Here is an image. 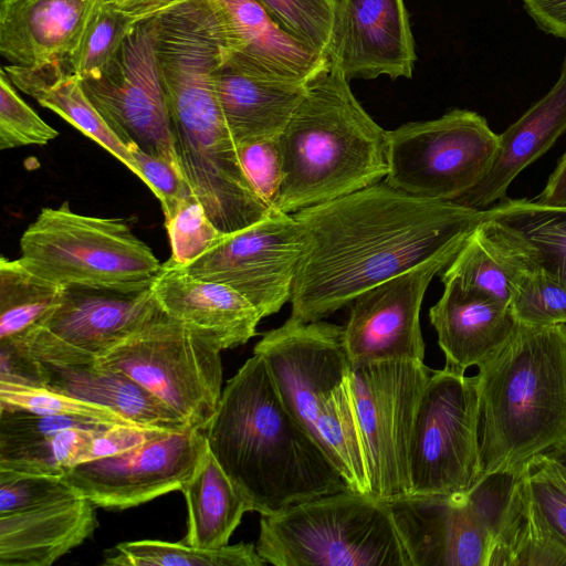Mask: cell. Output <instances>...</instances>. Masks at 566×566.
I'll list each match as a JSON object with an SVG mask.
<instances>
[{"instance_id":"obj_8","label":"cell","mask_w":566,"mask_h":566,"mask_svg":"<svg viewBox=\"0 0 566 566\" xmlns=\"http://www.w3.org/2000/svg\"><path fill=\"white\" fill-rule=\"evenodd\" d=\"M500 137L480 114L452 109L387 130L389 186L415 197L457 202L490 171Z\"/></svg>"},{"instance_id":"obj_17","label":"cell","mask_w":566,"mask_h":566,"mask_svg":"<svg viewBox=\"0 0 566 566\" xmlns=\"http://www.w3.org/2000/svg\"><path fill=\"white\" fill-rule=\"evenodd\" d=\"M327 61L346 77H411L415 41L403 0H336Z\"/></svg>"},{"instance_id":"obj_9","label":"cell","mask_w":566,"mask_h":566,"mask_svg":"<svg viewBox=\"0 0 566 566\" xmlns=\"http://www.w3.org/2000/svg\"><path fill=\"white\" fill-rule=\"evenodd\" d=\"M410 496H450L481 480L475 376L432 370L416 415L409 453Z\"/></svg>"},{"instance_id":"obj_38","label":"cell","mask_w":566,"mask_h":566,"mask_svg":"<svg viewBox=\"0 0 566 566\" xmlns=\"http://www.w3.org/2000/svg\"><path fill=\"white\" fill-rule=\"evenodd\" d=\"M165 227L171 247L170 260L180 266L191 264L226 234L212 223L197 199L185 203Z\"/></svg>"},{"instance_id":"obj_41","label":"cell","mask_w":566,"mask_h":566,"mask_svg":"<svg viewBox=\"0 0 566 566\" xmlns=\"http://www.w3.org/2000/svg\"><path fill=\"white\" fill-rule=\"evenodd\" d=\"M139 171V178L159 199L165 222L170 220L187 202L196 199L180 168L149 155L136 146L129 148Z\"/></svg>"},{"instance_id":"obj_6","label":"cell","mask_w":566,"mask_h":566,"mask_svg":"<svg viewBox=\"0 0 566 566\" xmlns=\"http://www.w3.org/2000/svg\"><path fill=\"white\" fill-rule=\"evenodd\" d=\"M20 250L27 269L61 286L139 291L151 287L163 266L123 220L78 214L67 201L41 210Z\"/></svg>"},{"instance_id":"obj_43","label":"cell","mask_w":566,"mask_h":566,"mask_svg":"<svg viewBox=\"0 0 566 566\" xmlns=\"http://www.w3.org/2000/svg\"><path fill=\"white\" fill-rule=\"evenodd\" d=\"M101 423L65 416L0 408V450L28 446L71 427Z\"/></svg>"},{"instance_id":"obj_16","label":"cell","mask_w":566,"mask_h":566,"mask_svg":"<svg viewBox=\"0 0 566 566\" xmlns=\"http://www.w3.org/2000/svg\"><path fill=\"white\" fill-rule=\"evenodd\" d=\"M460 249L447 250L392 276L350 303L343 336L352 366L381 360L423 361L421 304L434 275Z\"/></svg>"},{"instance_id":"obj_24","label":"cell","mask_w":566,"mask_h":566,"mask_svg":"<svg viewBox=\"0 0 566 566\" xmlns=\"http://www.w3.org/2000/svg\"><path fill=\"white\" fill-rule=\"evenodd\" d=\"M307 82L252 74L224 61L214 84L234 144L276 138L304 97Z\"/></svg>"},{"instance_id":"obj_40","label":"cell","mask_w":566,"mask_h":566,"mask_svg":"<svg viewBox=\"0 0 566 566\" xmlns=\"http://www.w3.org/2000/svg\"><path fill=\"white\" fill-rule=\"evenodd\" d=\"M528 490L549 524L566 541V479L559 459L538 454L524 464Z\"/></svg>"},{"instance_id":"obj_18","label":"cell","mask_w":566,"mask_h":566,"mask_svg":"<svg viewBox=\"0 0 566 566\" xmlns=\"http://www.w3.org/2000/svg\"><path fill=\"white\" fill-rule=\"evenodd\" d=\"M224 27L226 62L256 75L307 82L327 63L271 18L258 0H211Z\"/></svg>"},{"instance_id":"obj_1","label":"cell","mask_w":566,"mask_h":566,"mask_svg":"<svg viewBox=\"0 0 566 566\" xmlns=\"http://www.w3.org/2000/svg\"><path fill=\"white\" fill-rule=\"evenodd\" d=\"M304 248L290 317L319 321L364 291L460 248L485 209L419 198L385 180L293 213Z\"/></svg>"},{"instance_id":"obj_47","label":"cell","mask_w":566,"mask_h":566,"mask_svg":"<svg viewBox=\"0 0 566 566\" xmlns=\"http://www.w3.org/2000/svg\"><path fill=\"white\" fill-rule=\"evenodd\" d=\"M123 12L137 17L140 21L151 19L188 0H111Z\"/></svg>"},{"instance_id":"obj_21","label":"cell","mask_w":566,"mask_h":566,"mask_svg":"<svg viewBox=\"0 0 566 566\" xmlns=\"http://www.w3.org/2000/svg\"><path fill=\"white\" fill-rule=\"evenodd\" d=\"M95 505L74 494L36 507L0 514V566H50L90 538Z\"/></svg>"},{"instance_id":"obj_3","label":"cell","mask_w":566,"mask_h":566,"mask_svg":"<svg viewBox=\"0 0 566 566\" xmlns=\"http://www.w3.org/2000/svg\"><path fill=\"white\" fill-rule=\"evenodd\" d=\"M482 476L566 460V325L517 327L478 367Z\"/></svg>"},{"instance_id":"obj_34","label":"cell","mask_w":566,"mask_h":566,"mask_svg":"<svg viewBox=\"0 0 566 566\" xmlns=\"http://www.w3.org/2000/svg\"><path fill=\"white\" fill-rule=\"evenodd\" d=\"M0 408L65 416L101 424H136L111 408L45 387L0 381ZM140 426V424H139Z\"/></svg>"},{"instance_id":"obj_22","label":"cell","mask_w":566,"mask_h":566,"mask_svg":"<svg viewBox=\"0 0 566 566\" xmlns=\"http://www.w3.org/2000/svg\"><path fill=\"white\" fill-rule=\"evenodd\" d=\"M440 300L430 308V323L446 357L444 367L464 374L497 353L517 327L510 305L443 283Z\"/></svg>"},{"instance_id":"obj_26","label":"cell","mask_w":566,"mask_h":566,"mask_svg":"<svg viewBox=\"0 0 566 566\" xmlns=\"http://www.w3.org/2000/svg\"><path fill=\"white\" fill-rule=\"evenodd\" d=\"M488 566H566V541L536 505L524 465L512 474L492 534Z\"/></svg>"},{"instance_id":"obj_7","label":"cell","mask_w":566,"mask_h":566,"mask_svg":"<svg viewBox=\"0 0 566 566\" xmlns=\"http://www.w3.org/2000/svg\"><path fill=\"white\" fill-rule=\"evenodd\" d=\"M219 343L164 311L97 358L149 392L186 426L205 430L219 405Z\"/></svg>"},{"instance_id":"obj_45","label":"cell","mask_w":566,"mask_h":566,"mask_svg":"<svg viewBox=\"0 0 566 566\" xmlns=\"http://www.w3.org/2000/svg\"><path fill=\"white\" fill-rule=\"evenodd\" d=\"M0 381L44 387L40 360L17 338L0 340Z\"/></svg>"},{"instance_id":"obj_23","label":"cell","mask_w":566,"mask_h":566,"mask_svg":"<svg viewBox=\"0 0 566 566\" xmlns=\"http://www.w3.org/2000/svg\"><path fill=\"white\" fill-rule=\"evenodd\" d=\"M566 132V56L549 92L499 135L500 147L484 179L455 203L484 210L506 198L516 176Z\"/></svg>"},{"instance_id":"obj_36","label":"cell","mask_w":566,"mask_h":566,"mask_svg":"<svg viewBox=\"0 0 566 566\" xmlns=\"http://www.w3.org/2000/svg\"><path fill=\"white\" fill-rule=\"evenodd\" d=\"M510 307L517 324L566 325V287L541 272L525 270L515 282Z\"/></svg>"},{"instance_id":"obj_10","label":"cell","mask_w":566,"mask_h":566,"mask_svg":"<svg viewBox=\"0 0 566 566\" xmlns=\"http://www.w3.org/2000/svg\"><path fill=\"white\" fill-rule=\"evenodd\" d=\"M432 370L423 361L350 367L369 494L386 503L410 496L409 453L418 405Z\"/></svg>"},{"instance_id":"obj_30","label":"cell","mask_w":566,"mask_h":566,"mask_svg":"<svg viewBox=\"0 0 566 566\" xmlns=\"http://www.w3.org/2000/svg\"><path fill=\"white\" fill-rule=\"evenodd\" d=\"M525 270L523 259L484 217L441 271V281L510 305L515 282Z\"/></svg>"},{"instance_id":"obj_37","label":"cell","mask_w":566,"mask_h":566,"mask_svg":"<svg viewBox=\"0 0 566 566\" xmlns=\"http://www.w3.org/2000/svg\"><path fill=\"white\" fill-rule=\"evenodd\" d=\"M3 67L0 71V149L45 145L59 132L45 123L17 93Z\"/></svg>"},{"instance_id":"obj_4","label":"cell","mask_w":566,"mask_h":566,"mask_svg":"<svg viewBox=\"0 0 566 566\" xmlns=\"http://www.w3.org/2000/svg\"><path fill=\"white\" fill-rule=\"evenodd\" d=\"M346 75L327 61L277 142L283 180L276 209L295 213L382 181L387 130L354 96Z\"/></svg>"},{"instance_id":"obj_15","label":"cell","mask_w":566,"mask_h":566,"mask_svg":"<svg viewBox=\"0 0 566 566\" xmlns=\"http://www.w3.org/2000/svg\"><path fill=\"white\" fill-rule=\"evenodd\" d=\"M206 448L205 430H175L122 453L78 463L61 476L96 507L125 510L181 491Z\"/></svg>"},{"instance_id":"obj_28","label":"cell","mask_w":566,"mask_h":566,"mask_svg":"<svg viewBox=\"0 0 566 566\" xmlns=\"http://www.w3.org/2000/svg\"><path fill=\"white\" fill-rule=\"evenodd\" d=\"M485 219L523 259L566 287V206L504 198L485 209Z\"/></svg>"},{"instance_id":"obj_39","label":"cell","mask_w":566,"mask_h":566,"mask_svg":"<svg viewBox=\"0 0 566 566\" xmlns=\"http://www.w3.org/2000/svg\"><path fill=\"white\" fill-rule=\"evenodd\" d=\"M74 494L61 475L0 469V514L36 507Z\"/></svg>"},{"instance_id":"obj_13","label":"cell","mask_w":566,"mask_h":566,"mask_svg":"<svg viewBox=\"0 0 566 566\" xmlns=\"http://www.w3.org/2000/svg\"><path fill=\"white\" fill-rule=\"evenodd\" d=\"M303 248V229L293 213L272 209L252 226L223 234L182 268L234 289L266 317L290 302Z\"/></svg>"},{"instance_id":"obj_5","label":"cell","mask_w":566,"mask_h":566,"mask_svg":"<svg viewBox=\"0 0 566 566\" xmlns=\"http://www.w3.org/2000/svg\"><path fill=\"white\" fill-rule=\"evenodd\" d=\"M255 546L274 566H411L388 503L352 490L261 515Z\"/></svg>"},{"instance_id":"obj_31","label":"cell","mask_w":566,"mask_h":566,"mask_svg":"<svg viewBox=\"0 0 566 566\" xmlns=\"http://www.w3.org/2000/svg\"><path fill=\"white\" fill-rule=\"evenodd\" d=\"M63 286L27 269L18 260L0 259V340L19 337L41 325L56 308Z\"/></svg>"},{"instance_id":"obj_25","label":"cell","mask_w":566,"mask_h":566,"mask_svg":"<svg viewBox=\"0 0 566 566\" xmlns=\"http://www.w3.org/2000/svg\"><path fill=\"white\" fill-rule=\"evenodd\" d=\"M40 363L45 388L111 408L136 424L190 428L128 376L97 359Z\"/></svg>"},{"instance_id":"obj_11","label":"cell","mask_w":566,"mask_h":566,"mask_svg":"<svg viewBox=\"0 0 566 566\" xmlns=\"http://www.w3.org/2000/svg\"><path fill=\"white\" fill-rule=\"evenodd\" d=\"M509 486L505 476L493 474L464 494L388 503L411 566H488Z\"/></svg>"},{"instance_id":"obj_19","label":"cell","mask_w":566,"mask_h":566,"mask_svg":"<svg viewBox=\"0 0 566 566\" xmlns=\"http://www.w3.org/2000/svg\"><path fill=\"white\" fill-rule=\"evenodd\" d=\"M103 0H0V53L11 65L65 62Z\"/></svg>"},{"instance_id":"obj_12","label":"cell","mask_w":566,"mask_h":566,"mask_svg":"<svg viewBox=\"0 0 566 566\" xmlns=\"http://www.w3.org/2000/svg\"><path fill=\"white\" fill-rule=\"evenodd\" d=\"M81 81L92 104L128 149L136 146L180 168L158 72L154 18L136 24L98 76Z\"/></svg>"},{"instance_id":"obj_33","label":"cell","mask_w":566,"mask_h":566,"mask_svg":"<svg viewBox=\"0 0 566 566\" xmlns=\"http://www.w3.org/2000/svg\"><path fill=\"white\" fill-rule=\"evenodd\" d=\"M138 22L137 17L120 11L111 0L99 2L67 60L70 69L81 80L98 76Z\"/></svg>"},{"instance_id":"obj_35","label":"cell","mask_w":566,"mask_h":566,"mask_svg":"<svg viewBox=\"0 0 566 566\" xmlns=\"http://www.w3.org/2000/svg\"><path fill=\"white\" fill-rule=\"evenodd\" d=\"M291 36L325 56L336 0H258Z\"/></svg>"},{"instance_id":"obj_42","label":"cell","mask_w":566,"mask_h":566,"mask_svg":"<svg viewBox=\"0 0 566 566\" xmlns=\"http://www.w3.org/2000/svg\"><path fill=\"white\" fill-rule=\"evenodd\" d=\"M237 149L241 167L251 186L269 207L276 209L283 180L277 137L242 144Z\"/></svg>"},{"instance_id":"obj_44","label":"cell","mask_w":566,"mask_h":566,"mask_svg":"<svg viewBox=\"0 0 566 566\" xmlns=\"http://www.w3.org/2000/svg\"><path fill=\"white\" fill-rule=\"evenodd\" d=\"M170 431L175 430L139 424L104 426L92 442L88 461L122 453Z\"/></svg>"},{"instance_id":"obj_27","label":"cell","mask_w":566,"mask_h":566,"mask_svg":"<svg viewBox=\"0 0 566 566\" xmlns=\"http://www.w3.org/2000/svg\"><path fill=\"white\" fill-rule=\"evenodd\" d=\"M12 84L96 142L139 177L129 149L112 130L84 92L81 78L67 61L41 66H3Z\"/></svg>"},{"instance_id":"obj_32","label":"cell","mask_w":566,"mask_h":566,"mask_svg":"<svg viewBox=\"0 0 566 566\" xmlns=\"http://www.w3.org/2000/svg\"><path fill=\"white\" fill-rule=\"evenodd\" d=\"M108 566H264L252 543L240 542L217 548H202L159 539L124 542L106 552Z\"/></svg>"},{"instance_id":"obj_20","label":"cell","mask_w":566,"mask_h":566,"mask_svg":"<svg viewBox=\"0 0 566 566\" xmlns=\"http://www.w3.org/2000/svg\"><path fill=\"white\" fill-rule=\"evenodd\" d=\"M151 291L168 316L207 333L222 349L249 342L263 318L234 289L195 277L170 259L163 264Z\"/></svg>"},{"instance_id":"obj_49","label":"cell","mask_w":566,"mask_h":566,"mask_svg":"<svg viewBox=\"0 0 566 566\" xmlns=\"http://www.w3.org/2000/svg\"><path fill=\"white\" fill-rule=\"evenodd\" d=\"M559 467H560V470L566 479V460H560L559 459Z\"/></svg>"},{"instance_id":"obj_48","label":"cell","mask_w":566,"mask_h":566,"mask_svg":"<svg viewBox=\"0 0 566 566\" xmlns=\"http://www.w3.org/2000/svg\"><path fill=\"white\" fill-rule=\"evenodd\" d=\"M537 202L551 206H566V153L558 160Z\"/></svg>"},{"instance_id":"obj_14","label":"cell","mask_w":566,"mask_h":566,"mask_svg":"<svg viewBox=\"0 0 566 566\" xmlns=\"http://www.w3.org/2000/svg\"><path fill=\"white\" fill-rule=\"evenodd\" d=\"M161 312L151 287L123 292L63 286L59 305L49 317L15 338L39 360L97 359Z\"/></svg>"},{"instance_id":"obj_46","label":"cell","mask_w":566,"mask_h":566,"mask_svg":"<svg viewBox=\"0 0 566 566\" xmlns=\"http://www.w3.org/2000/svg\"><path fill=\"white\" fill-rule=\"evenodd\" d=\"M527 13L547 33L566 39V0H522Z\"/></svg>"},{"instance_id":"obj_29","label":"cell","mask_w":566,"mask_h":566,"mask_svg":"<svg viewBox=\"0 0 566 566\" xmlns=\"http://www.w3.org/2000/svg\"><path fill=\"white\" fill-rule=\"evenodd\" d=\"M188 524L184 542L217 548L229 544L250 505L239 494L208 448L184 484Z\"/></svg>"},{"instance_id":"obj_2","label":"cell","mask_w":566,"mask_h":566,"mask_svg":"<svg viewBox=\"0 0 566 566\" xmlns=\"http://www.w3.org/2000/svg\"><path fill=\"white\" fill-rule=\"evenodd\" d=\"M205 434L235 490L261 515L349 490L287 410L256 354L228 380Z\"/></svg>"}]
</instances>
